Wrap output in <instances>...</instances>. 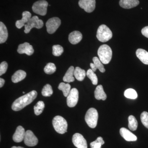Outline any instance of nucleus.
<instances>
[{
  "mask_svg": "<svg viewBox=\"0 0 148 148\" xmlns=\"http://www.w3.org/2000/svg\"><path fill=\"white\" fill-rule=\"evenodd\" d=\"M34 48L32 45L28 42H25L18 45L17 52L20 54L25 53L28 56H31L34 53Z\"/></svg>",
  "mask_w": 148,
  "mask_h": 148,
  "instance_id": "obj_13",
  "label": "nucleus"
},
{
  "mask_svg": "<svg viewBox=\"0 0 148 148\" xmlns=\"http://www.w3.org/2000/svg\"><path fill=\"white\" fill-rule=\"evenodd\" d=\"M22 18L21 20L16 21L15 25L18 29H20L25 26L32 18V14L29 11H24L22 13Z\"/></svg>",
  "mask_w": 148,
  "mask_h": 148,
  "instance_id": "obj_16",
  "label": "nucleus"
},
{
  "mask_svg": "<svg viewBox=\"0 0 148 148\" xmlns=\"http://www.w3.org/2000/svg\"><path fill=\"white\" fill-rule=\"evenodd\" d=\"M59 90L63 91V94L65 97H67L69 92L71 91V86L69 84H65V83L61 82L58 86Z\"/></svg>",
  "mask_w": 148,
  "mask_h": 148,
  "instance_id": "obj_26",
  "label": "nucleus"
},
{
  "mask_svg": "<svg viewBox=\"0 0 148 148\" xmlns=\"http://www.w3.org/2000/svg\"><path fill=\"white\" fill-rule=\"evenodd\" d=\"M141 122L143 125L148 128V113L147 112H143L140 116Z\"/></svg>",
  "mask_w": 148,
  "mask_h": 148,
  "instance_id": "obj_35",
  "label": "nucleus"
},
{
  "mask_svg": "<svg viewBox=\"0 0 148 148\" xmlns=\"http://www.w3.org/2000/svg\"><path fill=\"white\" fill-rule=\"evenodd\" d=\"M8 38L7 29L3 22H0V43L5 42Z\"/></svg>",
  "mask_w": 148,
  "mask_h": 148,
  "instance_id": "obj_22",
  "label": "nucleus"
},
{
  "mask_svg": "<svg viewBox=\"0 0 148 148\" xmlns=\"http://www.w3.org/2000/svg\"><path fill=\"white\" fill-rule=\"evenodd\" d=\"M128 127L132 131H135L138 127V123L135 116L132 115L128 117Z\"/></svg>",
  "mask_w": 148,
  "mask_h": 148,
  "instance_id": "obj_25",
  "label": "nucleus"
},
{
  "mask_svg": "<svg viewBox=\"0 0 148 148\" xmlns=\"http://www.w3.org/2000/svg\"><path fill=\"white\" fill-rule=\"evenodd\" d=\"M82 38V34L79 31H74L69 35V41L72 44L75 45L81 41Z\"/></svg>",
  "mask_w": 148,
  "mask_h": 148,
  "instance_id": "obj_17",
  "label": "nucleus"
},
{
  "mask_svg": "<svg viewBox=\"0 0 148 148\" xmlns=\"http://www.w3.org/2000/svg\"><path fill=\"white\" fill-rule=\"evenodd\" d=\"M96 37L98 40L101 42H106L112 38V33L109 27L103 24L98 28Z\"/></svg>",
  "mask_w": 148,
  "mask_h": 148,
  "instance_id": "obj_5",
  "label": "nucleus"
},
{
  "mask_svg": "<svg viewBox=\"0 0 148 148\" xmlns=\"http://www.w3.org/2000/svg\"><path fill=\"white\" fill-rule=\"evenodd\" d=\"M8 64L5 61H3L0 65V76L5 73L7 70Z\"/></svg>",
  "mask_w": 148,
  "mask_h": 148,
  "instance_id": "obj_36",
  "label": "nucleus"
},
{
  "mask_svg": "<svg viewBox=\"0 0 148 148\" xmlns=\"http://www.w3.org/2000/svg\"><path fill=\"white\" fill-rule=\"evenodd\" d=\"M45 107V106L43 101H38L34 107V110L35 114L37 116L40 114L42 112Z\"/></svg>",
  "mask_w": 148,
  "mask_h": 148,
  "instance_id": "obj_27",
  "label": "nucleus"
},
{
  "mask_svg": "<svg viewBox=\"0 0 148 148\" xmlns=\"http://www.w3.org/2000/svg\"><path fill=\"white\" fill-rule=\"evenodd\" d=\"M37 95L36 91L34 90L19 97L12 103V109L14 111L21 110L31 104L36 98Z\"/></svg>",
  "mask_w": 148,
  "mask_h": 148,
  "instance_id": "obj_1",
  "label": "nucleus"
},
{
  "mask_svg": "<svg viewBox=\"0 0 148 148\" xmlns=\"http://www.w3.org/2000/svg\"><path fill=\"white\" fill-rule=\"evenodd\" d=\"M56 67L55 64L52 63H49L47 64L45 67L44 71L45 73L51 75L55 73L56 71Z\"/></svg>",
  "mask_w": 148,
  "mask_h": 148,
  "instance_id": "obj_32",
  "label": "nucleus"
},
{
  "mask_svg": "<svg viewBox=\"0 0 148 148\" xmlns=\"http://www.w3.org/2000/svg\"><path fill=\"white\" fill-rule=\"evenodd\" d=\"M48 3L45 0H40L36 2L32 6V10L37 14L45 16L47 12Z\"/></svg>",
  "mask_w": 148,
  "mask_h": 148,
  "instance_id": "obj_7",
  "label": "nucleus"
},
{
  "mask_svg": "<svg viewBox=\"0 0 148 148\" xmlns=\"http://www.w3.org/2000/svg\"><path fill=\"white\" fill-rule=\"evenodd\" d=\"M24 143L28 147H34L38 144V138L31 130H27L24 138Z\"/></svg>",
  "mask_w": 148,
  "mask_h": 148,
  "instance_id": "obj_10",
  "label": "nucleus"
},
{
  "mask_svg": "<svg viewBox=\"0 0 148 148\" xmlns=\"http://www.w3.org/2000/svg\"><path fill=\"white\" fill-rule=\"evenodd\" d=\"M86 76L91 81L92 84L96 85L98 83V79L96 74L91 69H88L86 72Z\"/></svg>",
  "mask_w": 148,
  "mask_h": 148,
  "instance_id": "obj_28",
  "label": "nucleus"
},
{
  "mask_svg": "<svg viewBox=\"0 0 148 148\" xmlns=\"http://www.w3.org/2000/svg\"><path fill=\"white\" fill-rule=\"evenodd\" d=\"M11 148H24V147H15V146H13Z\"/></svg>",
  "mask_w": 148,
  "mask_h": 148,
  "instance_id": "obj_40",
  "label": "nucleus"
},
{
  "mask_svg": "<svg viewBox=\"0 0 148 148\" xmlns=\"http://www.w3.org/2000/svg\"><path fill=\"white\" fill-rule=\"evenodd\" d=\"M72 142L75 147L77 148H87L86 140L81 134L76 133L72 138Z\"/></svg>",
  "mask_w": 148,
  "mask_h": 148,
  "instance_id": "obj_11",
  "label": "nucleus"
},
{
  "mask_svg": "<svg viewBox=\"0 0 148 148\" xmlns=\"http://www.w3.org/2000/svg\"><path fill=\"white\" fill-rule=\"evenodd\" d=\"M98 55L103 64H108L112 59V51L110 46L107 45H103L98 49Z\"/></svg>",
  "mask_w": 148,
  "mask_h": 148,
  "instance_id": "obj_2",
  "label": "nucleus"
},
{
  "mask_svg": "<svg viewBox=\"0 0 148 148\" xmlns=\"http://www.w3.org/2000/svg\"><path fill=\"white\" fill-rule=\"evenodd\" d=\"M140 3L138 0H120L119 5L125 9H130L135 7Z\"/></svg>",
  "mask_w": 148,
  "mask_h": 148,
  "instance_id": "obj_18",
  "label": "nucleus"
},
{
  "mask_svg": "<svg viewBox=\"0 0 148 148\" xmlns=\"http://www.w3.org/2000/svg\"><path fill=\"white\" fill-rule=\"evenodd\" d=\"M142 34L148 38V26L144 27L142 30Z\"/></svg>",
  "mask_w": 148,
  "mask_h": 148,
  "instance_id": "obj_37",
  "label": "nucleus"
},
{
  "mask_svg": "<svg viewBox=\"0 0 148 148\" xmlns=\"http://www.w3.org/2000/svg\"><path fill=\"white\" fill-rule=\"evenodd\" d=\"M79 5L86 12L90 13L95 10V0H79Z\"/></svg>",
  "mask_w": 148,
  "mask_h": 148,
  "instance_id": "obj_12",
  "label": "nucleus"
},
{
  "mask_svg": "<svg viewBox=\"0 0 148 148\" xmlns=\"http://www.w3.org/2000/svg\"><path fill=\"white\" fill-rule=\"evenodd\" d=\"M120 134L125 140L128 142L136 141L137 140V137L128 130L125 127L121 128L120 130Z\"/></svg>",
  "mask_w": 148,
  "mask_h": 148,
  "instance_id": "obj_15",
  "label": "nucleus"
},
{
  "mask_svg": "<svg viewBox=\"0 0 148 148\" xmlns=\"http://www.w3.org/2000/svg\"><path fill=\"white\" fill-rule=\"evenodd\" d=\"M78 99V90L76 88H72L67 96V105L70 108H73L76 106Z\"/></svg>",
  "mask_w": 148,
  "mask_h": 148,
  "instance_id": "obj_9",
  "label": "nucleus"
},
{
  "mask_svg": "<svg viewBox=\"0 0 148 148\" xmlns=\"http://www.w3.org/2000/svg\"><path fill=\"white\" fill-rule=\"evenodd\" d=\"M86 75V73L83 69L77 67L74 70V75L75 78L79 81H82Z\"/></svg>",
  "mask_w": 148,
  "mask_h": 148,
  "instance_id": "obj_24",
  "label": "nucleus"
},
{
  "mask_svg": "<svg viewBox=\"0 0 148 148\" xmlns=\"http://www.w3.org/2000/svg\"><path fill=\"white\" fill-rule=\"evenodd\" d=\"M26 132L22 126H18L17 127L12 137L13 141L15 143H20L24 140Z\"/></svg>",
  "mask_w": 148,
  "mask_h": 148,
  "instance_id": "obj_14",
  "label": "nucleus"
},
{
  "mask_svg": "<svg viewBox=\"0 0 148 148\" xmlns=\"http://www.w3.org/2000/svg\"><path fill=\"white\" fill-rule=\"evenodd\" d=\"M105 144V142L103 138L101 137H98L96 140L90 143L91 148H101V146Z\"/></svg>",
  "mask_w": 148,
  "mask_h": 148,
  "instance_id": "obj_33",
  "label": "nucleus"
},
{
  "mask_svg": "<svg viewBox=\"0 0 148 148\" xmlns=\"http://www.w3.org/2000/svg\"></svg>",
  "mask_w": 148,
  "mask_h": 148,
  "instance_id": "obj_42",
  "label": "nucleus"
},
{
  "mask_svg": "<svg viewBox=\"0 0 148 148\" xmlns=\"http://www.w3.org/2000/svg\"><path fill=\"white\" fill-rule=\"evenodd\" d=\"M92 61H93V64L96 66L97 69L100 71L101 73H104L106 71L104 66H103V63L101 61L99 58L97 57H94L92 58Z\"/></svg>",
  "mask_w": 148,
  "mask_h": 148,
  "instance_id": "obj_31",
  "label": "nucleus"
},
{
  "mask_svg": "<svg viewBox=\"0 0 148 148\" xmlns=\"http://www.w3.org/2000/svg\"><path fill=\"white\" fill-rule=\"evenodd\" d=\"M53 93L52 87L49 84H46L42 90V94L43 96L45 97H49L52 95Z\"/></svg>",
  "mask_w": 148,
  "mask_h": 148,
  "instance_id": "obj_30",
  "label": "nucleus"
},
{
  "mask_svg": "<svg viewBox=\"0 0 148 148\" xmlns=\"http://www.w3.org/2000/svg\"><path fill=\"white\" fill-rule=\"evenodd\" d=\"M98 118V111L94 108H90L86 112L85 120L89 127L94 128L97 125Z\"/></svg>",
  "mask_w": 148,
  "mask_h": 148,
  "instance_id": "obj_4",
  "label": "nucleus"
},
{
  "mask_svg": "<svg viewBox=\"0 0 148 148\" xmlns=\"http://www.w3.org/2000/svg\"><path fill=\"white\" fill-rule=\"evenodd\" d=\"M52 124L56 132L61 134L67 132L68 123L66 120L60 116H56L53 118Z\"/></svg>",
  "mask_w": 148,
  "mask_h": 148,
  "instance_id": "obj_3",
  "label": "nucleus"
},
{
  "mask_svg": "<svg viewBox=\"0 0 148 148\" xmlns=\"http://www.w3.org/2000/svg\"><path fill=\"white\" fill-rule=\"evenodd\" d=\"M63 47L60 45H54L52 47V53L54 56H59L64 52Z\"/></svg>",
  "mask_w": 148,
  "mask_h": 148,
  "instance_id": "obj_34",
  "label": "nucleus"
},
{
  "mask_svg": "<svg viewBox=\"0 0 148 148\" xmlns=\"http://www.w3.org/2000/svg\"><path fill=\"white\" fill-rule=\"evenodd\" d=\"M137 57L143 64L148 65V52L142 49H137L136 52Z\"/></svg>",
  "mask_w": 148,
  "mask_h": 148,
  "instance_id": "obj_19",
  "label": "nucleus"
},
{
  "mask_svg": "<svg viewBox=\"0 0 148 148\" xmlns=\"http://www.w3.org/2000/svg\"><path fill=\"white\" fill-rule=\"evenodd\" d=\"M90 68H91V70H92L93 72H95L96 71V70H97V69L93 63H90Z\"/></svg>",
  "mask_w": 148,
  "mask_h": 148,
  "instance_id": "obj_38",
  "label": "nucleus"
},
{
  "mask_svg": "<svg viewBox=\"0 0 148 148\" xmlns=\"http://www.w3.org/2000/svg\"><path fill=\"white\" fill-rule=\"evenodd\" d=\"M24 93H25V92H23V94H24Z\"/></svg>",
  "mask_w": 148,
  "mask_h": 148,
  "instance_id": "obj_41",
  "label": "nucleus"
},
{
  "mask_svg": "<svg viewBox=\"0 0 148 148\" xmlns=\"http://www.w3.org/2000/svg\"><path fill=\"white\" fill-rule=\"evenodd\" d=\"M43 25L42 20L40 19L38 16H33L24 26L25 30L24 32L26 34H28L33 28L40 29L42 28Z\"/></svg>",
  "mask_w": 148,
  "mask_h": 148,
  "instance_id": "obj_6",
  "label": "nucleus"
},
{
  "mask_svg": "<svg viewBox=\"0 0 148 148\" xmlns=\"http://www.w3.org/2000/svg\"><path fill=\"white\" fill-rule=\"evenodd\" d=\"M27 76L26 72L22 70H18L16 71L12 77V82L16 83L25 79Z\"/></svg>",
  "mask_w": 148,
  "mask_h": 148,
  "instance_id": "obj_21",
  "label": "nucleus"
},
{
  "mask_svg": "<svg viewBox=\"0 0 148 148\" xmlns=\"http://www.w3.org/2000/svg\"><path fill=\"white\" fill-rule=\"evenodd\" d=\"M5 81L4 79H3V78H0V87H2L3 86L4 84Z\"/></svg>",
  "mask_w": 148,
  "mask_h": 148,
  "instance_id": "obj_39",
  "label": "nucleus"
},
{
  "mask_svg": "<svg viewBox=\"0 0 148 148\" xmlns=\"http://www.w3.org/2000/svg\"><path fill=\"white\" fill-rule=\"evenodd\" d=\"M124 96L126 98L131 99H135L138 98V93L134 89L128 88L125 91Z\"/></svg>",
  "mask_w": 148,
  "mask_h": 148,
  "instance_id": "obj_29",
  "label": "nucleus"
},
{
  "mask_svg": "<svg viewBox=\"0 0 148 148\" xmlns=\"http://www.w3.org/2000/svg\"><path fill=\"white\" fill-rule=\"evenodd\" d=\"M61 24V20L58 17H54L49 18L46 24L47 32L49 34H53Z\"/></svg>",
  "mask_w": 148,
  "mask_h": 148,
  "instance_id": "obj_8",
  "label": "nucleus"
},
{
  "mask_svg": "<svg viewBox=\"0 0 148 148\" xmlns=\"http://www.w3.org/2000/svg\"><path fill=\"white\" fill-rule=\"evenodd\" d=\"M94 95L95 99L98 100H102L105 101L107 99V95L103 90V86L101 85H99L96 87Z\"/></svg>",
  "mask_w": 148,
  "mask_h": 148,
  "instance_id": "obj_20",
  "label": "nucleus"
},
{
  "mask_svg": "<svg viewBox=\"0 0 148 148\" xmlns=\"http://www.w3.org/2000/svg\"><path fill=\"white\" fill-rule=\"evenodd\" d=\"M74 70L75 69L73 66H71L69 68L63 78V80L64 82L70 83L75 81L73 77Z\"/></svg>",
  "mask_w": 148,
  "mask_h": 148,
  "instance_id": "obj_23",
  "label": "nucleus"
}]
</instances>
